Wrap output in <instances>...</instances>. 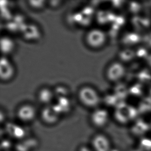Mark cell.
Returning a JSON list of instances; mask_svg holds the SVG:
<instances>
[{"mask_svg":"<svg viewBox=\"0 0 151 151\" xmlns=\"http://www.w3.org/2000/svg\"><path fill=\"white\" fill-rule=\"evenodd\" d=\"M79 98L82 103L88 107L96 106L99 102V96L97 92L89 87H85L81 89Z\"/></svg>","mask_w":151,"mask_h":151,"instance_id":"6da1fadb","label":"cell"},{"mask_svg":"<svg viewBox=\"0 0 151 151\" xmlns=\"http://www.w3.org/2000/svg\"><path fill=\"white\" fill-rule=\"evenodd\" d=\"M88 45L92 47H101L105 42L106 36L105 33L99 29H93L89 31L86 37Z\"/></svg>","mask_w":151,"mask_h":151,"instance_id":"7a4b0ae2","label":"cell"},{"mask_svg":"<svg viewBox=\"0 0 151 151\" xmlns=\"http://www.w3.org/2000/svg\"><path fill=\"white\" fill-rule=\"evenodd\" d=\"M14 69L10 61L2 57L0 63V76L1 80L6 81L10 79L14 74Z\"/></svg>","mask_w":151,"mask_h":151,"instance_id":"3957f363","label":"cell"},{"mask_svg":"<svg viewBox=\"0 0 151 151\" xmlns=\"http://www.w3.org/2000/svg\"><path fill=\"white\" fill-rule=\"evenodd\" d=\"M59 114L54 106H47L42 110L41 117L45 123L51 124L57 122Z\"/></svg>","mask_w":151,"mask_h":151,"instance_id":"277c9868","label":"cell"},{"mask_svg":"<svg viewBox=\"0 0 151 151\" xmlns=\"http://www.w3.org/2000/svg\"><path fill=\"white\" fill-rule=\"evenodd\" d=\"M17 115L21 120L28 122L32 120L35 116V110L33 106L25 105L19 109Z\"/></svg>","mask_w":151,"mask_h":151,"instance_id":"5b68a950","label":"cell"},{"mask_svg":"<svg viewBox=\"0 0 151 151\" xmlns=\"http://www.w3.org/2000/svg\"><path fill=\"white\" fill-rule=\"evenodd\" d=\"M92 145L96 151H109L110 143L103 135H96L92 140Z\"/></svg>","mask_w":151,"mask_h":151,"instance_id":"8992f818","label":"cell"},{"mask_svg":"<svg viewBox=\"0 0 151 151\" xmlns=\"http://www.w3.org/2000/svg\"><path fill=\"white\" fill-rule=\"evenodd\" d=\"M108 113L104 109L95 110L91 116V121L96 127H102L106 124L108 120Z\"/></svg>","mask_w":151,"mask_h":151,"instance_id":"52a82bcc","label":"cell"},{"mask_svg":"<svg viewBox=\"0 0 151 151\" xmlns=\"http://www.w3.org/2000/svg\"><path fill=\"white\" fill-rule=\"evenodd\" d=\"M7 132L14 138L21 139L25 135L24 129L14 123H8L6 127Z\"/></svg>","mask_w":151,"mask_h":151,"instance_id":"ba28073f","label":"cell"},{"mask_svg":"<svg viewBox=\"0 0 151 151\" xmlns=\"http://www.w3.org/2000/svg\"><path fill=\"white\" fill-rule=\"evenodd\" d=\"M23 35L27 39H37L39 37V32L38 29L35 25L30 24L25 26L24 29H23Z\"/></svg>","mask_w":151,"mask_h":151,"instance_id":"9c48e42d","label":"cell"},{"mask_svg":"<svg viewBox=\"0 0 151 151\" xmlns=\"http://www.w3.org/2000/svg\"><path fill=\"white\" fill-rule=\"evenodd\" d=\"M1 49L3 53L8 54L10 53L14 48V42L12 39L7 37L1 38L0 41Z\"/></svg>","mask_w":151,"mask_h":151,"instance_id":"30bf717a","label":"cell"},{"mask_svg":"<svg viewBox=\"0 0 151 151\" xmlns=\"http://www.w3.org/2000/svg\"><path fill=\"white\" fill-rule=\"evenodd\" d=\"M122 72V69L118 64H114L111 65L107 71V76L109 79L115 81L120 77Z\"/></svg>","mask_w":151,"mask_h":151,"instance_id":"8fae6325","label":"cell"},{"mask_svg":"<svg viewBox=\"0 0 151 151\" xmlns=\"http://www.w3.org/2000/svg\"><path fill=\"white\" fill-rule=\"evenodd\" d=\"M53 92L47 88H44L40 91L39 93V100L41 103L47 104L51 102L53 98Z\"/></svg>","mask_w":151,"mask_h":151,"instance_id":"7c38bea8","label":"cell"},{"mask_svg":"<svg viewBox=\"0 0 151 151\" xmlns=\"http://www.w3.org/2000/svg\"><path fill=\"white\" fill-rule=\"evenodd\" d=\"M149 126L143 121H139L137 122L135 126L133 127L132 131L133 133L136 135H141L149 129Z\"/></svg>","mask_w":151,"mask_h":151,"instance_id":"4fadbf2b","label":"cell"},{"mask_svg":"<svg viewBox=\"0 0 151 151\" xmlns=\"http://www.w3.org/2000/svg\"><path fill=\"white\" fill-rule=\"evenodd\" d=\"M141 145L144 149L147 151L151 150V140L148 138H143L141 141Z\"/></svg>","mask_w":151,"mask_h":151,"instance_id":"5bb4252c","label":"cell"},{"mask_svg":"<svg viewBox=\"0 0 151 151\" xmlns=\"http://www.w3.org/2000/svg\"><path fill=\"white\" fill-rule=\"evenodd\" d=\"M55 92H56V94H57V96L58 95L59 98H65V96L67 94V91L66 90L65 88L60 86L56 88Z\"/></svg>","mask_w":151,"mask_h":151,"instance_id":"9a60e30c","label":"cell"},{"mask_svg":"<svg viewBox=\"0 0 151 151\" xmlns=\"http://www.w3.org/2000/svg\"><path fill=\"white\" fill-rule=\"evenodd\" d=\"M44 1H31L29 3L33 7L36 8H41L44 5Z\"/></svg>","mask_w":151,"mask_h":151,"instance_id":"2e32d148","label":"cell"},{"mask_svg":"<svg viewBox=\"0 0 151 151\" xmlns=\"http://www.w3.org/2000/svg\"><path fill=\"white\" fill-rule=\"evenodd\" d=\"M10 143L9 141L7 140H4V141H2V148L3 149H8L10 147Z\"/></svg>","mask_w":151,"mask_h":151,"instance_id":"e0dca14e","label":"cell"},{"mask_svg":"<svg viewBox=\"0 0 151 151\" xmlns=\"http://www.w3.org/2000/svg\"><path fill=\"white\" fill-rule=\"evenodd\" d=\"M79 151H91L88 147L83 146L80 148Z\"/></svg>","mask_w":151,"mask_h":151,"instance_id":"ac0fdd59","label":"cell"}]
</instances>
